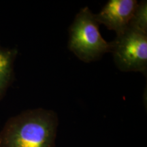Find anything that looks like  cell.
I'll return each mask as SVG.
<instances>
[{
    "mask_svg": "<svg viewBox=\"0 0 147 147\" xmlns=\"http://www.w3.org/2000/svg\"><path fill=\"white\" fill-rule=\"evenodd\" d=\"M138 3L136 0H110L95 14V19L118 36L129 27Z\"/></svg>",
    "mask_w": 147,
    "mask_h": 147,
    "instance_id": "4",
    "label": "cell"
},
{
    "mask_svg": "<svg viewBox=\"0 0 147 147\" xmlns=\"http://www.w3.org/2000/svg\"><path fill=\"white\" fill-rule=\"evenodd\" d=\"M17 55L16 49L5 48L0 45V100L14 81V62Z\"/></svg>",
    "mask_w": 147,
    "mask_h": 147,
    "instance_id": "5",
    "label": "cell"
},
{
    "mask_svg": "<svg viewBox=\"0 0 147 147\" xmlns=\"http://www.w3.org/2000/svg\"><path fill=\"white\" fill-rule=\"evenodd\" d=\"M57 115L44 108L28 110L9 119L0 133L2 147H55Z\"/></svg>",
    "mask_w": 147,
    "mask_h": 147,
    "instance_id": "1",
    "label": "cell"
},
{
    "mask_svg": "<svg viewBox=\"0 0 147 147\" xmlns=\"http://www.w3.org/2000/svg\"><path fill=\"white\" fill-rule=\"evenodd\" d=\"M115 65L122 71L146 73L147 33L128 27L112 41Z\"/></svg>",
    "mask_w": 147,
    "mask_h": 147,
    "instance_id": "3",
    "label": "cell"
},
{
    "mask_svg": "<svg viewBox=\"0 0 147 147\" xmlns=\"http://www.w3.org/2000/svg\"><path fill=\"white\" fill-rule=\"evenodd\" d=\"M129 27L147 33V3L146 1L138 2Z\"/></svg>",
    "mask_w": 147,
    "mask_h": 147,
    "instance_id": "6",
    "label": "cell"
},
{
    "mask_svg": "<svg viewBox=\"0 0 147 147\" xmlns=\"http://www.w3.org/2000/svg\"><path fill=\"white\" fill-rule=\"evenodd\" d=\"M0 147H2V146H1V145H0Z\"/></svg>",
    "mask_w": 147,
    "mask_h": 147,
    "instance_id": "7",
    "label": "cell"
},
{
    "mask_svg": "<svg viewBox=\"0 0 147 147\" xmlns=\"http://www.w3.org/2000/svg\"><path fill=\"white\" fill-rule=\"evenodd\" d=\"M100 24L88 7L78 12L69 29L68 49L79 59L91 63L111 53L112 42L103 38Z\"/></svg>",
    "mask_w": 147,
    "mask_h": 147,
    "instance_id": "2",
    "label": "cell"
}]
</instances>
